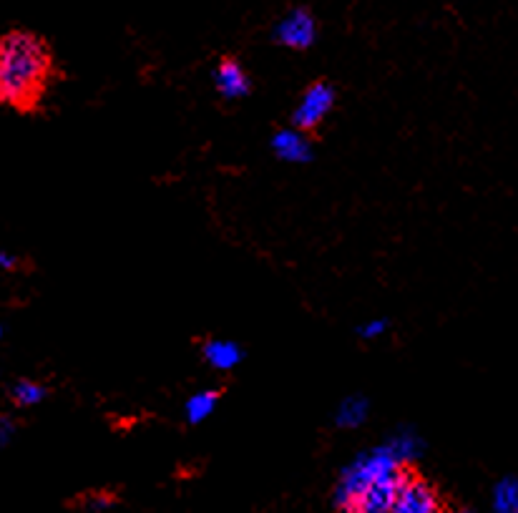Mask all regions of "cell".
I'll list each match as a JSON object with an SVG mask.
<instances>
[{
  "mask_svg": "<svg viewBox=\"0 0 518 513\" xmlns=\"http://www.w3.org/2000/svg\"><path fill=\"white\" fill-rule=\"evenodd\" d=\"M58 76L53 48L43 36L13 28L0 38V104L6 109L21 116L38 114Z\"/></svg>",
  "mask_w": 518,
  "mask_h": 513,
  "instance_id": "obj_1",
  "label": "cell"
},
{
  "mask_svg": "<svg viewBox=\"0 0 518 513\" xmlns=\"http://www.w3.org/2000/svg\"><path fill=\"white\" fill-rule=\"evenodd\" d=\"M408 463L393 458H368L337 488L335 506L355 513L393 511Z\"/></svg>",
  "mask_w": 518,
  "mask_h": 513,
  "instance_id": "obj_2",
  "label": "cell"
},
{
  "mask_svg": "<svg viewBox=\"0 0 518 513\" xmlns=\"http://www.w3.org/2000/svg\"><path fill=\"white\" fill-rule=\"evenodd\" d=\"M337 104V89L335 83H330L327 78H317L302 91L300 101L292 109L290 124L295 129H300L302 134H307L310 139H317L322 131V124L327 121L330 111Z\"/></svg>",
  "mask_w": 518,
  "mask_h": 513,
  "instance_id": "obj_3",
  "label": "cell"
},
{
  "mask_svg": "<svg viewBox=\"0 0 518 513\" xmlns=\"http://www.w3.org/2000/svg\"><path fill=\"white\" fill-rule=\"evenodd\" d=\"M395 513H441L448 511V503L443 501V493L433 481L425 478L418 468L410 466L405 471L403 483H400L398 501H395Z\"/></svg>",
  "mask_w": 518,
  "mask_h": 513,
  "instance_id": "obj_4",
  "label": "cell"
},
{
  "mask_svg": "<svg viewBox=\"0 0 518 513\" xmlns=\"http://www.w3.org/2000/svg\"><path fill=\"white\" fill-rule=\"evenodd\" d=\"M317 41V18L310 8H292L275 28V43L290 51H307Z\"/></svg>",
  "mask_w": 518,
  "mask_h": 513,
  "instance_id": "obj_5",
  "label": "cell"
},
{
  "mask_svg": "<svg viewBox=\"0 0 518 513\" xmlns=\"http://www.w3.org/2000/svg\"><path fill=\"white\" fill-rule=\"evenodd\" d=\"M214 83H217V91L224 101H237L252 94V81L247 76V68L242 66L237 56H229V53H224L217 61Z\"/></svg>",
  "mask_w": 518,
  "mask_h": 513,
  "instance_id": "obj_6",
  "label": "cell"
},
{
  "mask_svg": "<svg viewBox=\"0 0 518 513\" xmlns=\"http://www.w3.org/2000/svg\"><path fill=\"white\" fill-rule=\"evenodd\" d=\"M272 151L285 161H310L312 159V139L302 134L300 129L290 126V129H277L275 139H272Z\"/></svg>",
  "mask_w": 518,
  "mask_h": 513,
  "instance_id": "obj_7",
  "label": "cell"
},
{
  "mask_svg": "<svg viewBox=\"0 0 518 513\" xmlns=\"http://www.w3.org/2000/svg\"><path fill=\"white\" fill-rule=\"evenodd\" d=\"M202 355L212 368L217 370H232L242 360V348L227 340H207L202 345Z\"/></svg>",
  "mask_w": 518,
  "mask_h": 513,
  "instance_id": "obj_8",
  "label": "cell"
},
{
  "mask_svg": "<svg viewBox=\"0 0 518 513\" xmlns=\"http://www.w3.org/2000/svg\"><path fill=\"white\" fill-rule=\"evenodd\" d=\"M8 398L13 400L16 408H33L48 398V388L38 380H16L13 388L8 390Z\"/></svg>",
  "mask_w": 518,
  "mask_h": 513,
  "instance_id": "obj_9",
  "label": "cell"
},
{
  "mask_svg": "<svg viewBox=\"0 0 518 513\" xmlns=\"http://www.w3.org/2000/svg\"><path fill=\"white\" fill-rule=\"evenodd\" d=\"M219 398H222V390H202V393H197L194 398H189L187 405H184L189 423L197 425L202 423L204 418H209V415L214 413V408H217Z\"/></svg>",
  "mask_w": 518,
  "mask_h": 513,
  "instance_id": "obj_10",
  "label": "cell"
},
{
  "mask_svg": "<svg viewBox=\"0 0 518 513\" xmlns=\"http://www.w3.org/2000/svg\"><path fill=\"white\" fill-rule=\"evenodd\" d=\"M119 503V496L116 491H86L71 501L68 506L78 508V511H106V508L116 506Z\"/></svg>",
  "mask_w": 518,
  "mask_h": 513,
  "instance_id": "obj_11",
  "label": "cell"
},
{
  "mask_svg": "<svg viewBox=\"0 0 518 513\" xmlns=\"http://www.w3.org/2000/svg\"><path fill=\"white\" fill-rule=\"evenodd\" d=\"M496 506L503 511H518V481H503L496 493Z\"/></svg>",
  "mask_w": 518,
  "mask_h": 513,
  "instance_id": "obj_12",
  "label": "cell"
}]
</instances>
